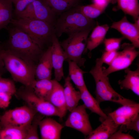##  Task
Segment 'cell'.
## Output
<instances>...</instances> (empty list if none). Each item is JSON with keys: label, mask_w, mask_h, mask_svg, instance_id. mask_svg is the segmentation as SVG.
I'll return each instance as SVG.
<instances>
[{"label": "cell", "mask_w": 139, "mask_h": 139, "mask_svg": "<svg viewBox=\"0 0 139 139\" xmlns=\"http://www.w3.org/2000/svg\"><path fill=\"white\" fill-rule=\"evenodd\" d=\"M9 38L5 48L20 58L35 71L36 66L44 51L26 33L13 26H7Z\"/></svg>", "instance_id": "6da1fadb"}, {"label": "cell", "mask_w": 139, "mask_h": 139, "mask_svg": "<svg viewBox=\"0 0 139 139\" xmlns=\"http://www.w3.org/2000/svg\"><path fill=\"white\" fill-rule=\"evenodd\" d=\"M103 63L101 58L97 59L95 65L90 72L93 77L96 85V99L100 103L104 101H110L122 105H131L136 103L126 99L116 92L111 86L108 76L103 72Z\"/></svg>", "instance_id": "7a4b0ae2"}, {"label": "cell", "mask_w": 139, "mask_h": 139, "mask_svg": "<svg viewBox=\"0 0 139 139\" xmlns=\"http://www.w3.org/2000/svg\"><path fill=\"white\" fill-rule=\"evenodd\" d=\"M27 34L32 40L42 49L55 34L53 24L34 19H12L11 23Z\"/></svg>", "instance_id": "3957f363"}, {"label": "cell", "mask_w": 139, "mask_h": 139, "mask_svg": "<svg viewBox=\"0 0 139 139\" xmlns=\"http://www.w3.org/2000/svg\"><path fill=\"white\" fill-rule=\"evenodd\" d=\"M95 24L93 19L88 18L81 13L77 6L64 12L54 27L55 35L59 37L63 33L69 34L92 29Z\"/></svg>", "instance_id": "277c9868"}, {"label": "cell", "mask_w": 139, "mask_h": 139, "mask_svg": "<svg viewBox=\"0 0 139 139\" xmlns=\"http://www.w3.org/2000/svg\"><path fill=\"white\" fill-rule=\"evenodd\" d=\"M2 57L5 68L11 74L14 81L32 88L35 81V70L25 62L4 48Z\"/></svg>", "instance_id": "5b68a950"}, {"label": "cell", "mask_w": 139, "mask_h": 139, "mask_svg": "<svg viewBox=\"0 0 139 139\" xmlns=\"http://www.w3.org/2000/svg\"><path fill=\"white\" fill-rule=\"evenodd\" d=\"M92 29L72 33L60 43L64 51L65 60H71L80 66H84L85 59L82 55L86 47L88 36Z\"/></svg>", "instance_id": "8992f818"}, {"label": "cell", "mask_w": 139, "mask_h": 139, "mask_svg": "<svg viewBox=\"0 0 139 139\" xmlns=\"http://www.w3.org/2000/svg\"><path fill=\"white\" fill-rule=\"evenodd\" d=\"M32 109L44 116L63 118L59 111L50 102L38 97L32 88L24 85L16 90L15 94Z\"/></svg>", "instance_id": "52a82bcc"}, {"label": "cell", "mask_w": 139, "mask_h": 139, "mask_svg": "<svg viewBox=\"0 0 139 139\" xmlns=\"http://www.w3.org/2000/svg\"><path fill=\"white\" fill-rule=\"evenodd\" d=\"M37 113L27 106L8 110L2 115V128L10 126L27 130Z\"/></svg>", "instance_id": "ba28073f"}, {"label": "cell", "mask_w": 139, "mask_h": 139, "mask_svg": "<svg viewBox=\"0 0 139 139\" xmlns=\"http://www.w3.org/2000/svg\"><path fill=\"white\" fill-rule=\"evenodd\" d=\"M122 46V50L118 52L115 58L108 68H106L103 67V72L105 76L128 68L138 56L139 52L132 44L125 43Z\"/></svg>", "instance_id": "9c48e42d"}, {"label": "cell", "mask_w": 139, "mask_h": 139, "mask_svg": "<svg viewBox=\"0 0 139 139\" xmlns=\"http://www.w3.org/2000/svg\"><path fill=\"white\" fill-rule=\"evenodd\" d=\"M86 108L83 104L77 106L70 111L65 125L76 130L87 136L93 130Z\"/></svg>", "instance_id": "30bf717a"}, {"label": "cell", "mask_w": 139, "mask_h": 139, "mask_svg": "<svg viewBox=\"0 0 139 139\" xmlns=\"http://www.w3.org/2000/svg\"><path fill=\"white\" fill-rule=\"evenodd\" d=\"M51 43V58L55 80L59 81L64 77L63 65L64 61L65 60V55L55 34L53 37Z\"/></svg>", "instance_id": "8fae6325"}, {"label": "cell", "mask_w": 139, "mask_h": 139, "mask_svg": "<svg viewBox=\"0 0 139 139\" xmlns=\"http://www.w3.org/2000/svg\"><path fill=\"white\" fill-rule=\"evenodd\" d=\"M138 103L131 105H122L108 115L116 124L126 125L134 119L138 114Z\"/></svg>", "instance_id": "7c38bea8"}, {"label": "cell", "mask_w": 139, "mask_h": 139, "mask_svg": "<svg viewBox=\"0 0 139 139\" xmlns=\"http://www.w3.org/2000/svg\"><path fill=\"white\" fill-rule=\"evenodd\" d=\"M111 28L117 30L130 41L136 48L139 47V29L130 23L125 16L120 21L114 22Z\"/></svg>", "instance_id": "4fadbf2b"}, {"label": "cell", "mask_w": 139, "mask_h": 139, "mask_svg": "<svg viewBox=\"0 0 139 139\" xmlns=\"http://www.w3.org/2000/svg\"><path fill=\"white\" fill-rule=\"evenodd\" d=\"M41 138L42 139H59L64 126L50 118L42 119L39 123Z\"/></svg>", "instance_id": "5bb4252c"}, {"label": "cell", "mask_w": 139, "mask_h": 139, "mask_svg": "<svg viewBox=\"0 0 139 139\" xmlns=\"http://www.w3.org/2000/svg\"><path fill=\"white\" fill-rule=\"evenodd\" d=\"M101 124L93 130L86 137L88 139H109L118 130L119 125L116 124L111 117H107L101 122Z\"/></svg>", "instance_id": "9a60e30c"}, {"label": "cell", "mask_w": 139, "mask_h": 139, "mask_svg": "<svg viewBox=\"0 0 139 139\" xmlns=\"http://www.w3.org/2000/svg\"><path fill=\"white\" fill-rule=\"evenodd\" d=\"M53 69L50 46L44 51L36 66L35 77L36 80L51 79Z\"/></svg>", "instance_id": "2e32d148"}, {"label": "cell", "mask_w": 139, "mask_h": 139, "mask_svg": "<svg viewBox=\"0 0 139 139\" xmlns=\"http://www.w3.org/2000/svg\"><path fill=\"white\" fill-rule=\"evenodd\" d=\"M54 86L52 90L47 101L50 102L60 112L63 117L67 110L64 88L58 81L54 80Z\"/></svg>", "instance_id": "e0dca14e"}, {"label": "cell", "mask_w": 139, "mask_h": 139, "mask_svg": "<svg viewBox=\"0 0 139 139\" xmlns=\"http://www.w3.org/2000/svg\"><path fill=\"white\" fill-rule=\"evenodd\" d=\"M32 3L34 7L32 19L53 24L55 13L45 1L44 0H36Z\"/></svg>", "instance_id": "ac0fdd59"}, {"label": "cell", "mask_w": 139, "mask_h": 139, "mask_svg": "<svg viewBox=\"0 0 139 139\" xmlns=\"http://www.w3.org/2000/svg\"><path fill=\"white\" fill-rule=\"evenodd\" d=\"M80 92L81 99L86 108L92 112L95 113L100 116L99 120L101 122L107 118L108 115L102 110L99 103L96 99L91 95L86 86L79 90Z\"/></svg>", "instance_id": "d6986e66"}, {"label": "cell", "mask_w": 139, "mask_h": 139, "mask_svg": "<svg viewBox=\"0 0 139 139\" xmlns=\"http://www.w3.org/2000/svg\"><path fill=\"white\" fill-rule=\"evenodd\" d=\"M63 88L67 109L70 112L77 106L81 99L80 92L74 87L69 76L65 79Z\"/></svg>", "instance_id": "ffe728a7"}, {"label": "cell", "mask_w": 139, "mask_h": 139, "mask_svg": "<svg viewBox=\"0 0 139 139\" xmlns=\"http://www.w3.org/2000/svg\"><path fill=\"white\" fill-rule=\"evenodd\" d=\"M126 74L125 78L120 80L118 83L121 89L130 90L138 96L139 95V67L134 71L126 68L125 70Z\"/></svg>", "instance_id": "44dd1931"}, {"label": "cell", "mask_w": 139, "mask_h": 139, "mask_svg": "<svg viewBox=\"0 0 139 139\" xmlns=\"http://www.w3.org/2000/svg\"><path fill=\"white\" fill-rule=\"evenodd\" d=\"M109 28L108 25L107 24L97 25L95 27L88 38L84 51L88 50L91 52L92 50L99 45L104 40Z\"/></svg>", "instance_id": "7402d4cb"}, {"label": "cell", "mask_w": 139, "mask_h": 139, "mask_svg": "<svg viewBox=\"0 0 139 139\" xmlns=\"http://www.w3.org/2000/svg\"><path fill=\"white\" fill-rule=\"evenodd\" d=\"M54 86V80L44 79L36 80L32 87L35 93L40 98L47 101Z\"/></svg>", "instance_id": "603a6c76"}, {"label": "cell", "mask_w": 139, "mask_h": 139, "mask_svg": "<svg viewBox=\"0 0 139 139\" xmlns=\"http://www.w3.org/2000/svg\"><path fill=\"white\" fill-rule=\"evenodd\" d=\"M67 61L68 64L69 76L79 90L86 85L83 78V74L86 72L75 62L69 60Z\"/></svg>", "instance_id": "cb8c5ba5"}, {"label": "cell", "mask_w": 139, "mask_h": 139, "mask_svg": "<svg viewBox=\"0 0 139 139\" xmlns=\"http://www.w3.org/2000/svg\"><path fill=\"white\" fill-rule=\"evenodd\" d=\"M12 3L11 0H0V31L11 23Z\"/></svg>", "instance_id": "d4e9b609"}, {"label": "cell", "mask_w": 139, "mask_h": 139, "mask_svg": "<svg viewBox=\"0 0 139 139\" xmlns=\"http://www.w3.org/2000/svg\"><path fill=\"white\" fill-rule=\"evenodd\" d=\"M55 14L64 12L76 6L80 0H44Z\"/></svg>", "instance_id": "484cf974"}, {"label": "cell", "mask_w": 139, "mask_h": 139, "mask_svg": "<svg viewBox=\"0 0 139 139\" xmlns=\"http://www.w3.org/2000/svg\"><path fill=\"white\" fill-rule=\"evenodd\" d=\"M27 130L7 126L0 129V139H25Z\"/></svg>", "instance_id": "4316f807"}, {"label": "cell", "mask_w": 139, "mask_h": 139, "mask_svg": "<svg viewBox=\"0 0 139 139\" xmlns=\"http://www.w3.org/2000/svg\"><path fill=\"white\" fill-rule=\"evenodd\" d=\"M118 7L125 13L132 16L134 19L138 17V0H116Z\"/></svg>", "instance_id": "83f0119b"}, {"label": "cell", "mask_w": 139, "mask_h": 139, "mask_svg": "<svg viewBox=\"0 0 139 139\" xmlns=\"http://www.w3.org/2000/svg\"><path fill=\"white\" fill-rule=\"evenodd\" d=\"M43 116L38 113L36 114L27 129V135L25 139L39 138L38 132V128L39 122L43 119Z\"/></svg>", "instance_id": "f1b7e54d"}, {"label": "cell", "mask_w": 139, "mask_h": 139, "mask_svg": "<svg viewBox=\"0 0 139 139\" xmlns=\"http://www.w3.org/2000/svg\"><path fill=\"white\" fill-rule=\"evenodd\" d=\"M81 13L86 17L93 19L100 15L104 11L97 7L92 4L86 5L79 6Z\"/></svg>", "instance_id": "f546056e"}, {"label": "cell", "mask_w": 139, "mask_h": 139, "mask_svg": "<svg viewBox=\"0 0 139 139\" xmlns=\"http://www.w3.org/2000/svg\"><path fill=\"white\" fill-rule=\"evenodd\" d=\"M16 90L13 80L0 76V92H6L13 95L15 94Z\"/></svg>", "instance_id": "4dcf8cb0"}, {"label": "cell", "mask_w": 139, "mask_h": 139, "mask_svg": "<svg viewBox=\"0 0 139 139\" xmlns=\"http://www.w3.org/2000/svg\"><path fill=\"white\" fill-rule=\"evenodd\" d=\"M124 37L117 38L105 39L104 43L105 51H117L120 47V43Z\"/></svg>", "instance_id": "1f68e13d"}, {"label": "cell", "mask_w": 139, "mask_h": 139, "mask_svg": "<svg viewBox=\"0 0 139 139\" xmlns=\"http://www.w3.org/2000/svg\"><path fill=\"white\" fill-rule=\"evenodd\" d=\"M15 6V12L17 15L22 12L29 4L36 0H11Z\"/></svg>", "instance_id": "d6a6232c"}, {"label": "cell", "mask_w": 139, "mask_h": 139, "mask_svg": "<svg viewBox=\"0 0 139 139\" xmlns=\"http://www.w3.org/2000/svg\"><path fill=\"white\" fill-rule=\"evenodd\" d=\"M123 131H126L128 130H133L139 133V115L132 121L125 125H121L120 128Z\"/></svg>", "instance_id": "836d02e7"}, {"label": "cell", "mask_w": 139, "mask_h": 139, "mask_svg": "<svg viewBox=\"0 0 139 139\" xmlns=\"http://www.w3.org/2000/svg\"><path fill=\"white\" fill-rule=\"evenodd\" d=\"M34 7L32 3L29 4L17 16L18 18L32 19Z\"/></svg>", "instance_id": "e575fe53"}, {"label": "cell", "mask_w": 139, "mask_h": 139, "mask_svg": "<svg viewBox=\"0 0 139 139\" xmlns=\"http://www.w3.org/2000/svg\"><path fill=\"white\" fill-rule=\"evenodd\" d=\"M118 53L117 51H105L101 57L103 63L109 65L115 58Z\"/></svg>", "instance_id": "d590c367"}, {"label": "cell", "mask_w": 139, "mask_h": 139, "mask_svg": "<svg viewBox=\"0 0 139 139\" xmlns=\"http://www.w3.org/2000/svg\"><path fill=\"white\" fill-rule=\"evenodd\" d=\"M12 95L6 92H0V108L5 109L7 107L10 103Z\"/></svg>", "instance_id": "8d00e7d4"}, {"label": "cell", "mask_w": 139, "mask_h": 139, "mask_svg": "<svg viewBox=\"0 0 139 139\" xmlns=\"http://www.w3.org/2000/svg\"><path fill=\"white\" fill-rule=\"evenodd\" d=\"M122 131L120 128L114 133L109 139H134V138L128 133H123Z\"/></svg>", "instance_id": "74e56055"}, {"label": "cell", "mask_w": 139, "mask_h": 139, "mask_svg": "<svg viewBox=\"0 0 139 139\" xmlns=\"http://www.w3.org/2000/svg\"><path fill=\"white\" fill-rule=\"evenodd\" d=\"M92 1L93 5L104 11L110 2L108 0H92Z\"/></svg>", "instance_id": "f35d334b"}, {"label": "cell", "mask_w": 139, "mask_h": 139, "mask_svg": "<svg viewBox=\"0 0 139 139\" xmlns=\"http://www.w3.org/2000/svg\"><path fill=\"white\" fill-rule=\"evenodd\" d=\"M4 48V44L0 42V76H2L7 71L1 55V51Z\"/></svg>", "instance_id": "ab89813d"}, {"label": "cell", "mask_w": 139, "mask_h": 139, "mask_svg": "<svg viewBox=\"0 0 139 139\" xmlns=\"http://www.w3.org/2000/svg\"><path fill=\"white\" fill-rule=\"evenodd\" d=\"M135 20V22L134 23L135 25L138 29H139V18L138 17L137 19H134Z\"/></svg>", "instance_id": "60d3db41"}, {"label": "cell", "mask_w": 139, "mask_h": 139, "mask_svg": "<svg viewBox=\"0 0 139 139\" xmlns=\"http://www.w3.org/2000/svg\"><path fill=\"white\" fill-rule=\"evenodd\" d=\"M2 115H1L0 114V129L2 128V126H1V119Z\"/></svg>", "instance_id": "b9f144b4"}, {"label": "cell", "mask_w": 139, "mask_h": 139, "mask_svg": "<svg viewBox=\"0 0 139 139\" xmlns=\"http://www.w3.org/2000/svg\"><path fill=\"white\" fill-rule=\"evenodd\" d=\"M108 1H109V2L111 1L112 0H108Z\"/></svg>", "instance_id": "7bdbcfd3"}]
</instances>
